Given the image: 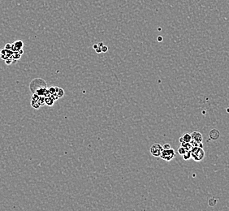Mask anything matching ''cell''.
<instances>
[{"mask_svg": "<svg viewBox=\"0 0 229 211\" xmlns=\"http://www.w3.org/2000/svg\"><path fill=\"white\" fill-rule=\"evenodd\" d=\"M191 158H193V160L196 162H200L205 157V151L203 148H200L198 146L193 147L191 149Z\"/></svg>", "mask_w": 229, "mask_h": 211, "instance_id": "cell-1", "label": "cell"}, {"mask_svg": "<svg viewBox=\"0 0 229 211\" xmlns=\"http://www.w3.org/2000/svg\"><path fill=\"white\" fill-rule=\"evenodd\" d=\"M175 157H176V151L174 149L171 148L169 149H162L159 158H161L163 160L169 162V161L172 160Z\"/></svg>", "mask_w": 229, "mask_h": 211, "instance_id": "cell-2", "label": "cell"}, {"mask_svg": "<svg viewBox=\"0 0 229 211\" xmlns=\"http://www.w3.org/2000/svg\"><path fill=\"white\" fill-rule=\"evenodd\" d=\"M162 146L160 144L155 143L153 144L152 145L150 146L149 149V152L152 154L153 156L154 157H160L162 151Z\"/></svg>", "mask_w": 229, "mask_h": 211, "instance_id": "cell-3", "label": "cell"}, {"mask_svg": "<svg viewBox=\"0 0 229 211\" xmlns=\"http://www.w3.org/2000/svg\"><path fill=\"white\" fill-rule=\"evenodd\" d=\"M191 138H192V140L196 141L197 143L202 142V140H203L202 135V133H200L199 132H192L191 133Z\"/></svg>", "mask_w": 229, "mask_h": 211, "instance_id": "cell-4", "label": "cell"}, {"mask_svg": "<svg viewBox=\"0 0 229 211\" xmlns=\"http://www.w3.org/2000/svg\"><path fill=\"white\" fill-rule=\"evenodd\" d=\"M219 136H220V132L216 128H214L209 132V137L212 140H216L219 138Z\"/></svg>", "mask_w": 229, "mask_h": 211, "instance_id": "cell-5", "label": "cell"}, {"mask_svg": "<svg viewBox=\"0 0 229 211\" xmlns=\"http://www.w3.org/2000/svg\"><path fill=\"white\" fill-rule=\"evenodd\" d=\"M180 145H181L182 147L184 148V149H185L186 151H191V149H193V145H192V144H191L190 142H185V141H183V142L180 143Z\"/></svg>", "mask_w": 229, "mask_h": 211, "instance_id": "cell-6", "label": "cell"}, {"mask_svg": "<svg viewBox=\"0 0 229 211\" xmlns=\"http://www.w3.org/2000/svg\"><path fill=\"white\" fill-rule=\"evenodd\" d=\"M182 138L183 140L185 141V142H190L191 140H192V138H191V134L189 133V132L184 133V135L182 136Z\"/></svg>", "mask_w": 229, "mask_h": 211, "instance_id": "cell-7", "label": "cell"}, {"mask_svg": "<svg viewBox=\"0 0 229 211\" xmlns=\"http://www.w3.org/2000/svg\"><path fill=\"white\" fill-rule=\"evenodd\" d=\"M217 204V200L215 198H214V197H211V198L209 199V201H208V205L210 206L211 207H214L216 206Z\"/></svg>", "mask_w": 229, "mask_h": 211, "instance_id": "cell-8", "label": "cell"}, {"mask_svg": "<svg viewBox=\"0 0 229 211\" xmlns=\"http://www.w3.org/2000/svg\"><path fill=\"white\" fill-rule=\"evenodd\" d=\"M182 156H183V159H184V160H185V161L189 160V159L191 158L190 151H186V152L184 153H183Z\"/></svg>", "mask_w": 229, "mask_h": 211, "instance_id": "cell-9", "label": "cell"}, {"mask_svg": "<svg viewBox=\"0 0 229 211\" xmlns=\"http://www.w3.org/2000/svg\"><path fill=\"white\" fill-rule=\"evenodd\" d=\"M177 152H178V153L180 154V155H182L183 153H184L186 152V150L184 149V148L182 147V146H180V147L178 149Z\"/></svg>", "mask_w": 229, "mask_h": 211, "instance_id": "cell-10", "label": "cell"}, {"mask_svg": "<svg viewBox=\"0 0 229 211\" xmlns=\"http://www.w3.org/2000/svg\"><path fill=\"white\" fill-rule=\"evenodd\" d=\"M162 146L163 149H171V145L170 144H164V145H162Z\"/></svg>", "mask_w": 229, "mask_h": 211, "instance_id": "cell-11", "label": "cell"}, {"mask_svg": "<svg viewBox=\"0 0 229 211\" xmlns=\"http://www.w3.org/2000/svg\"><path fill=\"white\" fill-rule=\"evenodd\" d=\"M101 49H102V52H103V53H105V52L108 51V47H106V46H104V45L101 47Z\"/></svg>", "mask_w": 229, "mask_h": 211, "instance_id": "cell-12", "label": "cell"}, {"mask_svg": "<svg viewBox=\"0 0 229 211\" xmlns=\"http://www.w3.org/2000/svg\"><path fill=\"white\" fill-rule=\"evenodd\" d=\"M95 51H96V53H98V54H101V53H102V49H101V47H98L97 49H95Z\"/></svg>", "mask_w": 229, "mask_h": 211, "instance_id": "cell-13", "label": "cell"}, {"mask_svg": "<svg viewBox=\"0 0 229 211\" xmlns=\"http://www.w3.org/2000/svg\"><path fill=\"white\" fill-rule=\"evenodd\" d=\"M103 45H104V44H103V42H99V43H98V46L99 47H102Z\"/></svg>", "mask_w": 229, "mask_h": 211, "instance_id": "cell-14", "label": "cell"}, {"mask_svg": "<svg viewBox=\"0 0 229 211\" xmlns=\"http://www.w3.org/2000/svg\"><path fill=\"white\" fill-rule=\"evenodd\" d=\"M98 47V44H94V45H93V49H94V50H95V49H97Z\"/></svg>", "mask_w": 229, "mask_h": 211, "instance_id": "cell-15", "label": "cell"}, {"mask_svg": "<svg viewBox=\"0 0 229 211\" xmlns=\"http://www.w3.org/2000/svg\"><path fill=\"white\" fill-rule=\"evenodd\" d=\"M158 42H162V37H158Z\"/></svg>", "mask_w": 229, "mask_h": 211, "instance_id": "cell-16", "label": "cell"}, {"mask_svg": "<svg viewBox=\"0 0 229 211\" xmlns=\"http://www.w3.org/2000/svg\"><path fill=\"white\" fill-rule=\"evenodd\" d=\"M179 141H180V143H181V142H183V141H184V140H183L182 136H181V137H180V139H179Z\"/></svg>", "mask_w": 229, "mask_h": 211, "instance_id": "cell-17", "label": "cell"}]
</instances>
